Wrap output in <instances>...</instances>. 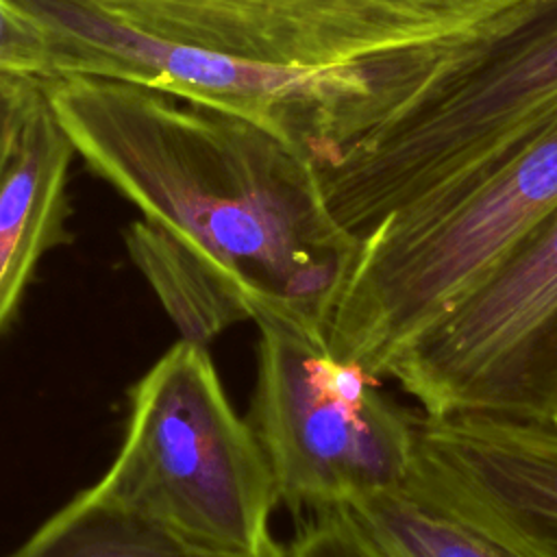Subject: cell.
<instances>
[{
  "label": "cell",
  "mask_w": 557,
  "mask_h": 557,
  "mask_svg": "<svg viewBox=\"0 0 557 557\" xmlns=\"http://www.w3.org/2000/svg\"><path fill=\"white\" fill-rule=\"evenodd\" d=\"M85 165L231 278L250 302L326 335L359 255L315 168L255 122L139 83L44 78Z\"/></svg>",
  "instance_id": "1"
},
{
  "label": "cell",
  "mask_w": 557,
  "mask_h": 557,
  "mask_svg": "<svg viewBox=\"0 0 557 557\" xmlns=\"http://www.w3.org/2000/svg\"><path fill=\"white\" fill-rule=\"evenodd\" d=\"M359 78L342 150L318 181L333 220L361 242L385 218L470 187L557 120V0Z\"/></svg>",
  "instance_id": "2"
},
{
  "label": "cell",
  "mask_w": 557,
  "mask_h": 557,
  "mask_svg": "<svg viewBox=\"0 0 557 557\" xmlns=\"http://www.w3.org/2000/svg\"><path fill=\"white\" fill-rule=\"evenodd\" d=\"M557 211V120L459 194L389 215L361 242L326 326L333 357L374 379L431 320Z\"/></svg>",
  "instance_id": "3"
},
{
  "label": "cell",
  "mask_w": 557,
  "mask_h": 557,
  "mask_svg": "<svg viewBox=\"0 0 557 557\" xmlns=\"http://www.w3.org/2000/svg\"><path fill=\"white\" fill-rule=\"evenodd\" d=\"M94 490L207 548L281 546L270 533L281 498L268 457L194 342L178 339L137 381L122 446Z\"/></svg>",
  "instance_id": "4"
},
{
  "label": "cell",
  "mask_w": 557,
  "mask_h": 557,
  "mask_svg": "<svg viewBox=\"0 0 557 557\" xmlns=\"http://www.w3.org/2000/svg\"><path fill=\"white\" fill-rule=\"evenodd\" d=\"M257 381L248 413L278 498L294 511L344 507L405 481L418 455V420L361 366L331 355L326 335L250 302Z\"/></svg>",
  "instance_id": "5"
},
{
  "label": "cell",
  "mask_w": 557,
  "mask_h": 557,
  "mask_svg": "<svg viewBox=\"0 0 557 557\" xmlns=\"http://www.w3.org/2000/svg\"><path fill=\"white\" fill-rule=\"evenodd\" d=\"M383 376L429 418L555 420L557 211L418 331Z\"/></svg>",
  "instance_id": "6"
},
{
  "label": "cell",
  "mask_w": 557,
  "mask_h": 557,
  "mask_svg": "<svg viewBox=\"0 0 557 557\" xmlns=\"http://www.w3.org/2000/svg\"><path fill=\"white\" fill-rule=\"evenodd\" d=\"M48 33L57 74H96L242 115L320 165L344 109L361 96L357 67L248 61L161 41L54 0H15Z\"/></svg>",
  "instance_id": "7"
},
{
  "label": "cell",
  "mask_w": 557,
  "mask_h": 557,
  "mask_svg": "<svg viewBox=\"0 0 557 557\" xmlns=\"http://www.w3.org/2000/svg\"><path fill=\"white\" fill-rule=\"evenodd\" d=\"M418 472L524 557H557V422L418 418Z\"/></svg>",
  "instance_id": "8"
},
{
  "label": "cell",
  "mask_w": 557,
  "mask_h": 557,
  "mask_svg": "<svg viewBox=\"0 0 557 557\" xmlns=\"http://www.w3.org/2000/svg\"><path fill=\"white\" fill-rule=\"evenodd\" d=\"M135 33L294 67H359L370 0H54Z\"/></svg>",
  "instance_id": "9"
},
{
  "label": "cell",
  "mask_w": 557,
  "mask_h": 557,
  "mask_svg": "<svg viewBox=\"0 0 557 557\" xmlns=\"http://www.w3.org/2000/svg\"><path fill=\"white\" fill-rule=\"evenodd\" d=\"M72 154L44 78H22L0 139V333L37 261L63 237Z\"/></svg>",
  "instance_id": "10"
},
{
  "label": "cell",
  "mask_w": 557,
  "mask_h": 557,
  "mask_svg": "<svg viewBox=\"0 0 557 557\" xmlns=\"http://www.w3.org/2000/svg\"><path fill=\"white\" fill-rule=\"evenodd\" d=\"M389 557H524L450 505L418 472L344 505Z\"/></svg>",
  "instance_id": "11"
},
{
  "label": "cell",
  "mask_w": 557,
  "mask_h": 557,
  "mask_svg": "<svg viewBox=\"0 0 557 557\" xmlns=\"http://www.w3.org/2000/svg\"><path fill=\"white\" fill-rule=\"evenodd\" d=\"M126 248L181 331V339L207 346L226 326L250 320V300L211 263L161 226L135 220Z\"/></svg>",
  "instance_id": "12"
},
{
  "label": "cell",
  "mask_w": 557,
  "mask_h": 557,
  "mask_svg": "<svg viewBox=\"0 0 557 557\" xmlns=\"http://www.w3.org/2000/svg\"><path fill=\"white\" fill-rule=\"evenodd\" d=\"M9 557H289L285 546L259 555L194 544L100 496L81 492Z\"/></svg>",
  "instance_id": "13"
},
{
  "label": "cell",
  "mask_w": 557,
  "mask_h": 557,
  "mask_svg": "<svg viewBox=\"0 0 557 557\" xmlns=\"http://www.w3.org/2000/svg\"><path fill=\"white\" fill-rule=\"evenodd\" d=\"M0 74L54 78V59L44 26L15 0H0Z\"/></svg>",
  "instance_id": "14"
},
{
  "label": "cell",
  "mask_w": 557,
  "mask_h": 557,
  "mask_svg": "<svg viewBox=\"0 0 557 557\" xmlns=\"http://www.w3.org/2000/svg\"><path fill=\"white\" fill-rule=\"evenodd\" d=\"M289 557H389L344 507L313 511L298 531Z\"/></svg>",
  "instance_id": "15"
},
{
  "label": "cell",
  "mask_w": 557,
  "mask_h": 557,
  "mask_svg": "<svg viewBox=\"0 0 557 557\" xmlns=\"http://www.w3.org/2000/svg\"><path fill=\"white\" fill-rule=\"evenodd\" d=\"M22 76H7V74H0V139H2V126H4V120H7V113H9V107H11V100L15 96V89L20 85Z\"/></svg>",
  "instance_id": "16"
},
{
  "label": "cell",
  "mask_w": 557,
  "mask_h": 557,
  "mask_svg": "<svg viewBox=\"0 0 557 557\" xmlns=\"http://www.w3.org/2000/svg\"><path fill=\"white\" fill-rule=\"evenodd\" d=\"M555 422H557V418H555Z\"/></svg>",
  "instance_id": "17"
}]
</instances>
